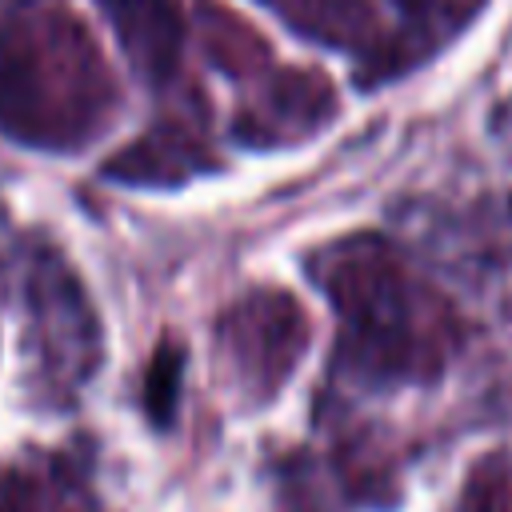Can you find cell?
Returning <instances> with one entry per match:
<instances>
[{"label":"cell","mask_w":512,"mask_h":512,"mask_svg":"<svg viewBox=\"0 0 512 512\" xmlns=\"http://www.w3.org/2000/svg\"><path fill=\"white\" fill-rule=\"evenodd\" d=\"M176 376H180V356H172V348H164L156 356V364H152V376H148V404H152V416L156 420H168Z\"/></svg>","instance_id":"1"}]
</instances>
